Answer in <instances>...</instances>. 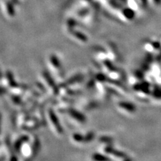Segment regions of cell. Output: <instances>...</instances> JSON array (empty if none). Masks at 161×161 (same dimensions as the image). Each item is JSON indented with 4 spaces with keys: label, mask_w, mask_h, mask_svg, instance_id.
Here are the masks:
<instances>
[{
    "label": "cell",
    "mask_w": 161,
    "mask_h": 161,
    "mask_svg": "<svg viewBox=\"0 0 161 161\" xmlns=\"http://www.w3.org/2000/svg\"><path fill=\"white\" fill-rule=\"evenodd\" d=\"M3 80H2V81L3 83V85L6 87H8V88L13 89L17 85V84L16 83L14 79H13L12 73L10 71L6 72L4 78H3Z\"/></svg>",
    "instance_id": "obj_1"
},
{
    "label": "cell",
    "mask_w": 161,
    "mask_h": 161,
    "mask_svg": "<svg viewBox=\"0 0 161 161\" xmlns=\"http://www.w3.org/2000/svg\"><path fill=\"white\" fill-rule=\"evenodd\" d=\"M30 138L28 137L26 135H23L22 136H20V137L15 142L14 144H13V150H14V151L19 153L20 152V150L22 148V146H23V144L25 143L26 141L28 140Z\"/></svg>",
    "instance_id": "obj_2"
},
{
    "label": "cell",
    "mask_w": 161,
    "mask_h": 161,
    "mask_svg": "<svg viewBox=\"0 0 161 161\" xmlns=\"http://www.w3.org/2000/svg\"><path fill=\"white\" fill-rule=\"evenodd\" d=\"M49 117H50V120L52 122V125H53L54 127L55 128L56 130H57L58 133H61L62 131V127L61 126L57 117L56 116V115L54 114L53 111H52L51 110H49Z\"/></svg>",
    "instance_id": "obj_3"
},
{
    "label": "cell",
    "mask_w": 161,
    "mask_h": 161,
    "mask_svg": "<svg viewBox=\"0 0 161 161\" xmlns=\"http://www.w3.org/2000/svg\"><path fill=\"white\" fill-rule=\"evenodd\" d=\"M43 75H44V77L45 80H46V81L47 82V83L49 85L51 86V87L52 89V90L54 91V93H57V87H56L55 83H54L53 80H52L51 77L49 76V75H48L47 73H43Z\"/></svg>",
    "instance_id": "obj_4"
},
{
    "label": "cell",
    "mask_w": 161,
    "mask_h": 161,
    "mask_svg": "<svg viewBox=\"0 0 161 161\" xmlns=\"http://www.w3.org/2000/svg\"><path fill=\"white\" fill-rule=\"evenodd\" d=\"M70 113H71L72 116H73L74 118H75L76 119H77L78 120L82 122L85 120V118L83 117V115H82L81 114H80L79 112L74 110H71L70 111Z\"/></svg>",
    "instance_id": "obj_5"
},
{
    "label": "cell",
    "mask_w": 161,
    "mask_h": 161,
    "mask_svg": "<svg viewBox=\"0 0 161 161\" xmlns=\"http://www.w3.org/2000/svg\"><path fill=\"white\" fill-rule=\"evenodd\" d=\"M93 159L97 161H108L109 159H108L107 157H105L101 156L100 155H95L93 156Z\"/></svg>",
    "instance_id": "obj_6"
},
{
    "label": "cell",
    "mask_w": 161,
    "mask_h": 161,
    "mask_svg": "<svg viewBox=\"0 0 161 161\" xmlns=\"http://www.w3.org/2000/svg\"><path fill=\"white\" fill-rule=\"evenodd\" d=\"M120 106L122 107H123V108L124 107L125 109H126L129 111H132V110H134V107H133L132 105L130 104H129V103H122Z\"/></svg>",
    "instance_id": "obj_7"
},
{
    "label": "cell",
    "mask_w": 161,
    "mask_h": 161,
    "mask_svg": "<svg viewBox=\"0 0 161 161\" xmlns=\"http://www.w3.org/2000/svg\"><path fill=\"white\" fill-rule=\"evenodd\" d=\"M8 10L9 13H10V14H13V7H12V5L10 4V3H8Z\"/></svg>",
    "instance_id": "obj_8"
},
{
    "label": "cell",
    "mask_w": 161,
    "mask_h": 161,
    "mask_svg": "<svg viewBox=\"0 0 161 161\" xmlns=\"http://www.w3.org/2000/svg\"><path fill=\"white\" fill-rule=\"evenodd\" d=\"M1 125H2V114L0 113V130H1Z\"/></svg>",
    "instance_id": "obj_9"
},
{
    "label": "cell",
    "mask_w": 161,
    "mask_h": 161,
    "mask_svg": "<svg viewBox=\"0 0 161 161\" xmlns=\"http://www.w3.org/2000/svg\"><path fill=\"white\" fill-rule=\"evenodd\" d=\"M3 92H3V89L2 88H1V87H0V94L3 93Z\"/></svg>",
    "instance_id": "obj_10"
},
{
    "label": "cell",
    "mask_w": 161,
    "mask_h": 161,
    "mask_svg": "<svg viewBox=\"0 0 161 161\" xmlns=\"http://www.w3.org/2000/svg\"><path fill=\"white\" fill-rule=\"evenodd\" d=\"M0 79H1V73H0Z\"/></svg>",
    "instance_id": "obj_11"
}]
</instances>
